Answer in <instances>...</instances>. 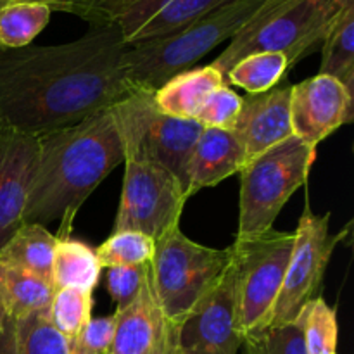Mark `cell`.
I'll use <instances>...</instances> for the list:
<instances>
[{"label": "cell", "instance_id": "cell-1", "mask_svg": "<svg viewBox=\"0 0 354 354\" xmlns=\"http://www.w3.org/2000/svg\"><path fill=\"white\" fill-rule=\"evenodd\" d=\"M127 48L109 23L68 44L0 50V124L40 137L114 107L133 93L121 71Z\"/></svg>", "mask_w": 354, "mask_h": 354}, {"label": "cell", "instance_id": "cell-2", "mask_svg": "<svg viewBox=\"0 0 354 354\" xmlns=\"http://www.w3.org/2000/svg\"><path fill=\"white\" fill-rule=\"evenodd\" d=\"M111 109L38 137L23 223L45 227L59 221L55 237H71L73 220L83 203L124 161Z\"/></svg>", "mask_w": 354, "mask_h": 354}, {"label": "cell", "instance_id": "cell-3", "mask_svg": "<svg viewBox=\"0 0 354 354\" xmlns=\"http://www.w3.org/2000/svg\"><path fill=\"white\" fill-rule=\"evenodd\" d=\"M265 0H230L189 26L128 45L121 71L133 92L154 93L169 78L194 68L214 47L232 40L251 21Z\"/></svg>", "mask_w": 354, "mask_h": 354}, {"label": "cell", "instance_id": "cell-4", "mask_svg": "<svg viewBox=\"0 0 354 354\" xmlns=\"http://www.w3.org/2000/svg\"><path fill=\"white\" fill-rule=\"evenodd\" d=\"M349 0H265L228 47L211 62L223 75L254 52H282L292 68L322 47L332 23Z\"/></svg>", "mask_w": 354, "mask_h": 354}, {"label": "cell", "instance_id": "cell-5", "mask_svg": "<svg viewBox=\"0 0 354 354\" xmlns=\"http://www.w3.org/2000/svg\"><path fill=\"white\" fill-rule=\"evenodd\" d=\"M315 159L317 147L292 135L241 169L239 241L272 230L294 192L308 183Z\"/></svg>", "mask_w": 354, "mask_h": 354}, {"label": "cell", "instance_id": "cell-6", "mask_svg": "<svg viewBox=\"0 0 354 354\" xmlns=\"http://www.w3.org/2000/svg\"><path fill=\"white\" fill-rule=\"evenodd\" d=\"M232 249H214L187 237L178 227L156 241L151 280L166 317L182 325L201 297L216 283Z\"/></svg>", "mask_w": 354, "mask_h": 354}, {"label": "cell", "instance_id": "cell-7", "mask_svg": "<svg viewBox=\"0 0 354 354\" xmlns=\"http://www.w3.org/2000/svg\"><path fill=\"white\" fill-rule=\"evenodd\" d=\"M124 161H149L169 169L185 189V171L203 127L161 113L154 93L133 92L113 107ZM187 192V190H185Z\"/></svg>", "mask_w": 354, "mask_h": 354}, {"label": "cell", "instance_id": "cell-8", "mask_svg": "<svg viewBox=\"0 0 354 354\" xmlns=\"http://www.w3.org/2000/svg\"><path fill=\"white\" fill-rule=\"evenodd\" d=\"M294 232L268 230L252 239H235L232 248L239 277V324L242 335L270 327L292 254Z\"/></svg>", "mask_w": 354, "mask_h": 354}, {"label": "cell", "instance_id": "cell-9", "mask_svg": "<svg viewBox=\"0 0 354 354\" xmlns=\"http://www.w3.org/2000/svg\"><path fill=\"white\" fill-rule=\"evenodd\" d=\"M292 254L287 265L282 289L273 306L270 327L294 324L304 308L320 297L322 283L332 254L348 232H330V213L317 214L306 203L299 218Z\"/></svg>", "mask_w": 354, "mask_h": 354}, {"label": "cell", "instance_id": "cell-10", "mask_svg": "<svg viewBox=\"0 0 354 354\" xmlns=\"http://www.w3.org/2000/svg\"><path fill=\"white\" fill-rule=\"evenodd\" d=\"M123 162V190L113 232L133 230L158 241L178 227L189 196L169 169L149 161Z\"/></svg>", "mask_w": 354, "mask_h": 354}, {"label": "cell", "instance_id": "cell-11", "mask_svg": "<svg viewBox=\"0 0 354 354\" xmlns=\"http://www.w3.org/2000/svg\"><path fill=\"white\" fill-rule=\"evenodd\" d=\"M232 249V248H230ZM239 277L234 254L220 279L180 325V354H239Z\"/></svg>", "mask_w": 354, "mask_h": 354}, {"label": "cell", "instance_id": "cell-12", "mask_svg": "<svg viewBox=\"0 0 354 354\" xmlns=\"http://www.w3.org/2000/svg\"><path fill=\"white\" fill-rule=\"evenodd\" d=\"M353 92L339 80L318 73L290 86L292 133L317 147L335 130L353 121Z\"/></svg>", "mask_w": 354, "mask_h": 354}, {"label": "cell", "instance_id": "cell-13", "mask_svg": "<svg viewBox=\"0 0 354 354\" xmlns=\"http://www.w3.org/2000/svg\"><path fill=\"white\" fill-rule=\"evenodd\" d=\"M111 354H180V327L162 311L152 280L128 308L114 313Z\"/></svg>", "mask_w": 354, "mask_h": 354}, {"label": "cell", "instance_id": "cell-14", "mask_svg": "<svg viewBox=\"0 0 354 354\" xmlns=\"http://www.w3.org/2000/svg\"><path fill=\"white\" fill-rule=\"evenodd\" d=\"M38 137L0 124V249L23 225Z\"/></svg>", "mask_w": 354, "mask_h": 354}, {"label": "cell", "instance_id": "cell-15", "mask_svg": "<svg viewBox=\"0 0 354 354\" xmlns=\"http://www.w3.org/2000/svg\"><path fill=\"white\" fill-rule=\"evenodd\" d=\"M290 86H279L242 99L241 113L230 131L241 142L248 162L294 135Z\"/></svg>", "mask_w": 354, "mask_h": 354}, {"label": "cell", "instance_id": "cell-16", "mask_svg": "<svg viewBox=\"0 0 354 354\" xmlns=\"http://www.w3.org/2000/svg\"><path fill=\"white\" fill-rule=\"evenodd\" d=\"M230 0H138L114 21L127 45L175 33Z\"/></svg>", "mask_w": 354, "mask_h": 354}, {"label": "cell", "instance_id": "cell-17", "mask_svg": "<svg viewBox=\"0 0 354 354\" xmlns=\"http://www.w3.org/2000/svg\"><path fill=\"white\" fill-rule=\"evenodd\" d=\"M248 158L230 130L203 128L192 149L185 171V190L190 197L203 189L216 187L232 175L241 173Z\"/></svg>", "mask_w": 354, "mask_h": 354}, {"label": "cell", "instance_id": "cell-18", "mask_svg": "<svg viewBox=\"0 0 354 354\" xmlns=\"http://www.w3.org/2000/svg\"><path fill=\"white\" fill-rule=\"evenodd\" d=\"M225 78L207 64L178 73L154 92V102L161 113L178 120H196L213 90L223 85Z\"/></svg>", "mask_w": 354, "mask_h": 354}, {"label": "cell", "instance_id": "cell-19", "mask_svg": "<svg viewBox=\"0 0 354 354\" xmlns=\"http://www.w3.org/2000/svg\"><path fill=\"white\" fill-rule=\"evenodd\" d=\"M57 241L59 239L44 225L23 223L0 249V266L24 270L52 282V265Z\"/></svg>", "mask_w": 354, "mask_h": 354}, {"label": "cell", "instance_id": "cell-20", "mask_svg": "<svg viewBox=\"0 0 354 354\" xmlns=\"http://www.w3.org/2000/svg\"><path fill=\"white\" fill-rule=\"evenodd\" d=\"M55 290L50 280L24 270L0 266V296L6 313L14 320L33 313H48Z\"/></svg>", "mask_w": 354, "mask_h": 354}, {"label": "cell", "instance_id": "cell-21", "mask_svg": "<svg viewBox=\"0 0 354 354\" xmlns=\"http://www.w3.org/2000/svg\"><path fill=\"white\" fill-rule=\"evenodd\" d=\"M102 273L95 251L76 239H59L55 245L52 282L55 289H76L92 292Z\"/></svg>", "mask_w": 354, "mask_h": 354}, {"label": "cell", "instance_id": "cell-22", "mask_svg": "<svg viewBox=\"0 0 354 354\" xmlns=\"http://www.w3.org/2000/svg\"><path fill=\"white\" fill-rule=\"evenodd\" d=\"M320 75L339 80L354 93V0L346 2L322 44Z\"/></svg>", "mask_w": 354, "mask_h": 354}, {"label": "cell", "instance_id": "cell-23", "mask_svg": "<svg viewBox=\"0 0 354 354\" xmlns=\"http://www.w3.org/2000/svg\"><path fill=\"white\" fill-rule=\"evenodd\" d=\"M50 6L19 0L0 9V50H14L31 45L50 21Z\"/></svg>", "mask_w": 354, "mask_h": 354}, {"label": "cell", "instance_id": "cell-24", "mask_svg": "<svg viewBox=\"0 0 354 354\" xmlns=\"http://www.w3.org/2000/svg\"><path fill=\"white\" fill-rule=\"evenodd\" d=\"M289 69L287 55L282 52H254L235 62L225 75V82L256 95L275 88Z\"/></svg>", "mask_w": 354, "mask_h": 354}, {"label": "cell", "instance_id": "cell-25", "mask_svg": "<svg viewBox=\"0 0 354 354\" xmlns=\"http://www.w3.org/2000/svg\"><path fill=\"white\" fill-rule=\"evenodd\" d=\"M156 241L149 235L133 230L113 232L99 248L95 254L102 268L111 266H140L152 261Z\"/></svg>", "mask_w": 354, "mask_h": 354}, {"label": "cell", "instance_id": "cell-26", "mask_svg": "<svg viewBox=\"0 0 354 354\" xmlns=\"http://www.w3.org/2000/svg\"><path fill=\"white\" fill-rule=\"evenodd\" d=\"M17 354H69V341L55 328L48 313L17 318Z\"/></svg>", "mask_w": 354, "mask_h": 354}, {"label": "cell", "instance_id": "cell-27", "mask_svg": "<svg viewBox=\"0 0 354 354\" xmlns=\"http://www.w3.org/2000/svg\"><path fill=\"white\" fill-rule=\"evenodd\" d=\"M299 320L308 354H337L339 325L334 306L320 296L304 308Z\"/></svg>", "mask_w": 354, "mask_h": 354}, {"label": "cell", "instance_id": "cell-28", "mask_svg": "<svg viewBox=\"0 0 354 354\" xmlns=\"http://www.w3.org/2000/svg\"><path fill=\"white\" fill-rule=\"evenodd\" d=\"M92 292L76 289H57L52 299L48 317L69 342L92 320Z\"/></svg>", "mask_w": 354, "mask_h": 354}, {"label": "cell", "instance_id": "cell-29", "mask_svg": "<svg viewBox=\"0 0 354 354\" xmlns=\"http://www.w3.org/2000/svg\"><path fill=\"white\" fill-rule=\"evenodd\" d=\"M241 349L244 354H308L303 324L297 320L245 335Z\"/></svg>", "mask_w": 354, "mask_h": 354}, {"label": "cell", "instance_id": "cell-30", "mask_svg": "<svg viewBox=\"0 0 354 354\" xmlns=\"http://www.w3.org/2000/svg\"><path fill=\"white\" fill-rule=\"evenodd\" d=\"M241 107L242 97L235 90H232L228 83H223L211 92L196 116V121L203 128L232 130L241 113Z\"/></svg>", "mask_w": 354, "mask_h": 354}, {"label": "cell", "instance_id": "cell-31", "mask_svg": "<svg viewBox=\"0 0 354 354\" xmlns=\"http://www.w3.org/2000/svg\"><path fill=\"white\" fill-rule=\"evenodd\" d=\"M149 279H151V263L140 266L107 268V292L116 303V311L130 306L140 296Z\"/></svg>", "mask_w": 354, "mask_h": 354}, {"label": "cell", "instance_id": "cell-32", "mask_svg": "<svg viewBox=\"0 0 354 354\" xmlns=\"http://www.w3.org/2000/svg\"><path fill=\"white\" fill-rule=\"evenodd\" d=\"M114 315L92 318L69 342V354H111L114 337Z\"/></svg>", "mask_w": 354, "mask_h": 354}, {"label": "cell", "instance_id": "cell-33", "mask_svg": "<svg viewBox=\"0 0 354 354\" xmlns=\"http://www.w3.org/2000/svg\"><path fill=\"white\" fill-rule=\"evenodd\" d=\"M138 0H73L69 14L90 24H109Z\"/></svg>", "mask_w": 354, "mask_h": 354}, {"label": "cell", "instance_id": "cell-34", "mask_svg": "<svg viewBox=\"0 0 354 354\" xmlns=\"http://www.w3.org/2000/svg\"><path fill=\"white\" fill-rule=\"evenodd\" d=\"M0 354H17L16 322L9 315L3 318L2 330H0Z\"/></svg>", "mask_w": 354, "mask_h": 354}, {"label": "cell", "instance_id": "cell-35", "mask_svg": "<svg viewBox=\"0 0 354 354\" xmlns=\"http://www.w3.org/2000/svg\"><path fill=\"white\" fill-rule=\"evenodd\" d=\"M12 2H19V0H0V9L6 6H9V3H12ZM31 2H44V3H47V6H50V9L54 10V12H68L69 14L73 0H31Z\"/></svg>", "mask_w": 354, "mask_h": 354}, {"label": "cell", "instance_id": "cell-36", "mask_svg": "<svg viewBox=\"0 0 354 354\" xmlns=\"http://www.w3.org/2000/svg\"><path fill=\"white\" fill-rule=\"evenodd\" d=\"M6 306H3V301L2 296H0V330H2V324H3V318H6Z\"/></svg>", "mask_w": 354, "mask_h": 354}]
</instances>
